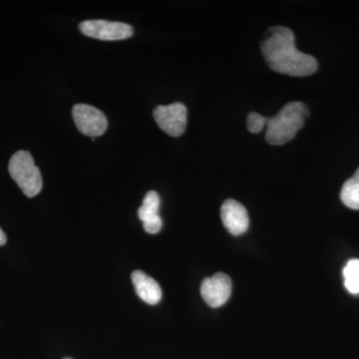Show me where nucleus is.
Here are the masks:
<instances>
[{
	"label": "nucleus",
	"mask_w": 359,
	"mask_h": 359,
	"mask_svg": "<svg viewBox=\"0 0 359 359\" xmlns=\"http://www.w3.org/2000/svg\"><path fill=\"white\" fill-rule=\"evenodd\" d=\"M9 174L27 198L39 195L42 190L41 173L35 166L32 154L27 151H18L9 161Z\"/></svg>",
	"instance_id": "7ed1b4c3"
},
{
	"label": "nucleus",
	"mask_w": 359,
	"mask_h": 359,
	"mask_svg": "<svg viewBox=\"0 0 359 359\" xmlns=\"http://www.w3.org/2000/svg\"><path fill=\"white\" fill-rule=\"evenodd\" d=\"M6 233H4V231L0 228V245H6Z\"/></svg>",
	"instance_id": "4468645a"
},
{
	"label": "nucleus",
	"mask_w": 359,
	"mask_h": 359,
	"mask_svg": "<svg viewBox=\"0 0 359 359\" xmlns=\"http://www.w3.org/2000/svg\"><path fill=\"white\" fill-rule=\"evenodd\" d=\"M72 115L77 129L86 136L99 137L107 130V118L93 106L77 104L73 107Z\"/></svg>",
	"instance_id": "39448f33"
},
{
	"label": "nucleus",
	"mask_w": 359,
	"mask_h": 359,
	"mask_svg": "<svg viewBox=\"0 0 359 359\" xmlns=\"http://www.w3.org/2000/svg\"><path fill=\"white\" fill-rule=\"evenodd\" d=\"M63 359H72V358H63Z\"/></svg>",
	"instance_id": "2eb2a0df"
},
{
	"label": "nucleus",
	"mask_w": 359,
	"mask_h": 359,
	"mask_svg": "<svg viewBox=\"0 0 359 359\" xmlns=\"http://www.w3.org/2000/svg\"><path fill=\"white\" fill-rule=\"evenodd\" d=\"M224 226L233 236H241L249 229L250 219L244 205L236 200L224 201L221 208Z\"/></svg>",
	"instance_id": "6e6552de"
},
{
	"label": "nucleus",
	"mask_w": 359,
	"mask_h": 359,
	"mask_svg": "<svg viewBox=\"0 0 359 359\" xmlns=\"http://www.w3.org/2000/svg\"><path fill=\"white\" fill-rule=\"evenodd\" d=\"M154 119L165 133L172 137H180L187 126V108L183 103L167 106H157L153 111Z\"/></svg>",
	"instance_id": "423d86ee"
},
{
	"label": "nucleus",
	"mask_w": 359,
	"mask_h": 359,
	"mask_svg": "<svg viewBox=\"0 0 359 359\" xmlns=\"http://www.w3.org/2000/svg\"><path fill=\"white\" fill-rule=\"evenodd\" d=\"M261 48L269 69L280 74L304 77L318 70L316 59L297 50L294 32L285 26L269 28Z\"/></svg>",
	"instance_id": "f257e3e1"
},
{
	"label": "nucleus",
	"mask_w": 359,
	"mask_h": 359,
	"mask_svg": "<svg viewBox=\"0 0 359 359\" xmlns=\"http://www.w3.org/2000/svg\"><path fill=\"white\" fill-rule=\"evenodd\" d=\"M80 32L91 39L114 41L130 39L134 29L127 23L107 20H85L80 23Z\"/></svg>",
	"instance_id": "20e7f679"
},
{
	"label": "nucleus",
	"mask_w": 359,
	"mask_h": 359,
	"mask_svg": "<svg viewBox=\"0 0 359 359\" xmlns=\"http://www.w3.org/2000/svg\"><path fill=\"white\" fill-rule=\"evenodd\" d=\"M132 283L136 294L146 304L155 306L162 299V290L154 278L146 275L144 271H135L131 275Z\"/></svg>",
	"instance_id": "9d476101"
},
{
	"label": "nucleus",
	"mask_w": 359,
	"mask_h": 359,
	"mask_svg": "<svg viewBox=\"0 0 359 359\" xmlns=\"http://www.w3.org/2000/svg\"><path fill=\"white\" fill-rule=\"evenodd\" d=\"M160 209V197L155 191H150L146 194L143 204L138 210L139 219L143 222L144 230L149 233H159L162 229V219L158 212Z\"/></svg>",
	"instance_id": "1a4fd4ad"
},
{
	"label": "nucleus",
	"mask_w": 359,
	"mask_h": 359,
	"mask_svg": "<svg viewBox=\"0 0 359 359\" xmlns=\"http://www.w3.org/2000/svg\"><path fill=\"white\" fill-rule=\"evenodd\" d=\"M231 294V280L226 273H215L211 278H205L201 285V294L205 304L217 309L228 301Z\"/></svg>",
	"instance_id": "0eeeda50"
},
{
	"label": "nucleus",
	"mask_w": 359,
	"mask_h": 359,
	"mask_svg": "<svg viewBox=\"0 0 359 359\" xmlns=\"http://www.w3.org/2000/svg\"><path fill=\"white\" fill-rule=\"evenodd\" d=\"M309 116V110L306 104L299 101L287 103L273 117H266V142L271 145L280 146L292 141L297 131L304 126Z\"/></svg>",
	"instance_id": "f03ea898"
},
{
	"label": "nucleus",
	"mask_w": 359,
	"mask_h": 359,
	"mask_svg": "<svg viewBox=\"0 0 359 359\" xmlns=\"http://www.w3.org/2000/svg\"><path fill=\"white\" fill-rule=\"evenodd\" d=\"M340 199L346 207L359 210V168L355 174L342 186Z\"/></svg>",
	"instance_id": "9b49d317"
},
{
	"label": "nucleus",
	"mask_w": 359,
	"mask_h": 359,
	"mask_svg": "<svg viewBox=\"0 0 359 359\" xmlns=\"http://www.w3.org/2000/svg\"><path fill=\"white\" fill-rule=\"evenodd\" d=\"M266 126V117L257 114L256 112H250L247 118L248 130L252 134H259L263 131Z\"/></svg>",
	"instance_id": "ddd939ff"
},
{
	"label": "nucleus",
	"mask_w": 359,
	"mask_h": 359,
	"mask_svg": "<svg viewBox=\"0 0 359 359\" xmlns=\"http://www.w3.org/2000/svg\"><path fill=\"white\" fill-rule=\"evenodd\" d=\"M344 285L351 294H359V259L348 261L344 269Z\"/></svg>",
	"instance_id": "f8f14e48"
}]
</instances>
